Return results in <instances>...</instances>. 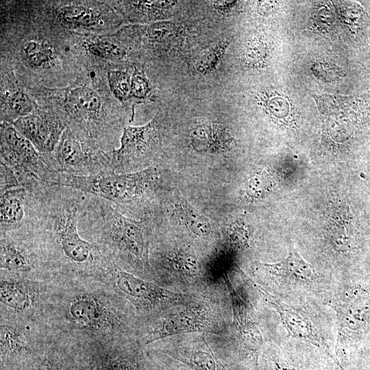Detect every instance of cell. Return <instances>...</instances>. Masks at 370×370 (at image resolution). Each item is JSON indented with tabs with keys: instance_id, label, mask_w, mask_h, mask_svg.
I'll use <instances>...</instances> for the list:
<instances>
[{
	"instance_id": "obj_1",
	"label": "cell",
	"mask_w": 370,
	"mask_h": 370,
	"mask_svg": "<svg viewBox=\"0 0 370 370\" xmlns=\"http://www.w3.org/2000/svg\"><path fill=\"white\" fill-rule=\"evenodd\" d=\"M254 274L266 291L291 304L326 305L336 281L319 273L291 245L288 256L273 263L256 262Z\"/></svg>"
},
{
	"instance_id": "obj_2",
	"label": "cell",
	"mask_w": 370,
	"mask_h": 370,
	"mask_svg": "<svg viewBox=\"0 0 370 370\" xmlns=\"http://www.w3.org/2000/svg\"><path fill=\"white\" fill-rule=\"evenodd\" d=\"M254 284L279 314L291 338L321 350L342 368L335 354L336 332L334 317L329 307L325 310L322 308L325 304H288L259 284Z\"/></svg>"
},
{
	"instance_id": "obj_3",
	"label": "cell",
	"mask_w": 370,
	"mask_h": 370,
	"mask_svg": "<svg viewBox=\"0 0 370 370\" xmlns=\"http://www.w3.org/2000/svg\"><path fill=\"white\" fill-rule=\"evenodd\" d=\"M157 176L154 167L129 173L106 172L90 176L59 173L56 185L101 198L119 210L143 199Z\"/></svg>"
},
{
	"instance_id": "obj_4",
	"label": "cell",
	"mask_w": 370,
	"mask_h": 370,
	"mask_svg": "<svg viewBox=\"0 0 370 370\" xmlns=\"http://www.w3.org/2000/svg\"><path fill=\"white\" fill-rule=\"evenodd\" d=\"M1 162L14 170L21 187L27 190L56 184L59 172L53 168L50 154L40 153L7 122L1 125Z\"/></svg>"
},
{
	"instance_id": "obj_5",
	"label": "cell",
	"mask_w": 370,
	"mask_h": 370,
	"mask_svg": "<svg viewBox=\"0 0 370 370\" xmlns=\"http://www.w3.org/2000/svg\"><path fill=\"white\" fill-rule=\"evenodd\" d=\"M51 154L53 168L59 173L79 176L110 172L108 153L97 150L78 133L66 130Z\"/></svg>"
},
{
	"instance_id": "obj_6",
	"label": "cell",
	"mask_w": 370,
	"mask_h": 370,
	"mask_svg": "<svg viewBox=\"0 0 370 370\" xmlns=\"http://www.w3.org/2000/svg\"><path fill=\"white\" fill-rule=\"evenodd\" d=\"M159 142V128L156 119L141 126H125L121 145L108 153L110 172L135 171L154 151Z\"/></svg>"
},
{
	"instance_id": "obj_7",
	"label": "cell",
	"mask_w": 370,
	"mask_h": 370,
	"mask_svg": "<svg viewBox=\"0 0 370 370\" xmlns=\"http://www.w3.org/2000/svg\"><path fill=\"white\" fill-rule=\"evenodd\" d=\"M265 360L268 370H343L324 352L292 339L271 345Z\"/></svg>"
},
{
	"instance_id": "obj_8",
	"label": "cell",
	"mask_w": 370,
	"mask_h": 370,
	"mask_svg": "<svg viewBox=\"0 0 370 370\" xmlns=\"http://www.w3.org/2000/svg\"><path fill=\"white\" fill-rule=\"evenodd\" d=\"M221 327L205 303L189 304L167 315L149 334L146 343L175 334L210 332L218 334Z\"/></svg>"
},
{
	"instance_id": "obj_9",
	"label": "cell",
	"mask_w": 370,
	"mask_h": 370,
	"mask_svg": "<svg viewBox=\"0 0 370 370\" xmlns=\"http://www.w3.org/2000/svg\"><path fill=\"white\" fill-rule=\"evenodd\" d=\"M233 310L236 337L243 355L258 367V358L263 344V336L251 308L238 295L226 280Z\"/></svg>"
},
{
	"instance_id": "obj_10",
	"label": "cell",
	"mask_w": 370,
	"mask_h": 370,
	"mask_svg": "<svg viewBox=\"0 0 370 370\" xmlns=\"http://www.w3.org/2000/svg\"><path fill=\"white\" fill-rule=\"evenodd\" d=\"M12 125L44 154H51L55 151L65 128L57 119L34 114L18 118Z\"/></svg>"
},
{
	"instance_id": "obj_11",
	"label": "cell",
	"mask_w": 370,
	"mask_h": 370,
	"mask_svg": "<svg viewBox=\"0 0 370 370\" xmlns=\"http://www.w3.org/2000/svg\"><path fill=\"white\" fill-rule=\"evenodd\" d=\"M116 283L120 291L130 299L151 308L177 304L181 300L179 294L124 271L118 272Z\"/></svg>"
},
{
	"instance_id": "obj_12",
	"label": "cell",
	"mask_w": 370,
	"mask_h": 370,
	"mask_svg": "<svg viewBox=\"0 0 370 370\" xmlns=\"http://www.w3.org/2000/svg\"><path fill=\"white\" fill-rule=\"evenodd\" d=\"M190 140L195 150L210 153L226 151L234 145V139L227 129L211 122L195 125L190 131Z\"/></svg>"
},
{
	"instance_id": "obj_13",
	"label": "cell",
	"mask_w": 370,
	"mask_h": 370,
	"mask_svg": "<svg viewBox=\"0 0 370 370\" xmlns=\"http://www.w3.org/2000/svg\"><path fill=\"white\" fill-rule=\"evenodd\" d=\"M28 191L23 187L9 190L1 195V234L17 230L24 224Z\"/></svg>"
},
{
	"instance_id": "obj_14",
	"label": "cell",
	"mask_w": 370,
	"mask_h": 370,
	"mask_svg": "<svg viewBox=\"0 0 370 370\" xmlns=\"http://www.w3.org/2000/svg\"><path fill=\"white\" fill-rule=\"evenodd\" d=\"M167 355L193 370H227L209 347L204 336L198 341L168 351Z\"/></svg>"
},
{
	"instance_id": "obj_15",
	"label": "cell",
	"mask_w": 370,
	"mask_h": 370,
	"mask_svg": "<svg viewBox=\"0 0 370 370\" xmlns=\"http://www.w3.org/2000/svg\"><path fill=\"white\" fill-rule=\"evenodd\" d=\"M69 315L75 323L86 328H99L107 321L105 308L91 295H80L69 306Z\"/></svg>"
},
{
	"instance_id": "obj_16",
	"label": "cell",
	"mask_w": 370,
	"mask_h": 370,
	"mask_svg": "<svg viewBox=\"0 0 370 370\" xmlns=\"http://www.w3.org/2000/svg\"><path fill=\"white\" fill-rule=\"evenodd\" d=\"M34 267L32 256L9 233L1 234V269L13 272L30 271Z\"/></svg>"
},
{
	"instance_id": "obj_17",
	"label": "cell",
	"mask_w": 370,
	"mask_h": 370,
	"mask_svg": "<svg viewBox=\"0 0 370 370\" xmlns=\"http://www.w3.org/2000/svg\"><path fill=\"white\" fill-rule=\"evenodd\" d=\"M175 213L179 220L191 233L206 237L212 232L208 219L184 199L175 205Z\"/></svg>"
},
{
	"instance_id": "obj_18",
	"label": "cell",
	"mask_w": 370,
	"mask_h": 370,
	"mask_svg": "<svg viewBox=\"0 0 370 370\" xmlns=\"http://www.w3.org/2000/svg\"><path fill=\"white\" fill-rule=\"evenodd\" d=\"M0 295L1 302L14 310H23L30 306L29 293L20 282L1 280Z\"/></svg>"
},
{
	"instance_id": "obj_19",
	"label": "cell",
	"mask_w": 370,
	"mask_h": 370,
	"mask_svg": "<svg viewBox=\"0 0 370 370\" xmlns=\"http://www.w3.org/2000/svg\"><path fill=\"white\" fill-rule=\"evenodd\" d=\"M69 100L76 109L88 117L94 116L100 110L99 96L88 86H82L72 90Z\"/></svg>"
},
{
	"instance_id": "obj_20",
	"label": "cell",
	"mask_w": 370,
	"mask_h": 370,
	"mask_svg": "<svg viewBox=\"0 0 370 370\" xmlns=\"http://www.w3.org/2000/svg\"><path fill=\"white\" fill-rule=\"evenodd\" d=\"M273 187L271 175L264 169H258L250 174L245 186L247 195L254 199L266 196Z\"/></svg>"
},
{
	"instance_id": "obj_21",
	"label": "cell",
	"mask_w": 370,
	"mask_h": 370,
	"mask_svg": "<svg viewBox=\"0 0 370 370\" xmlns=\"http://www.w3.org/2000/svg\"><path fill=\"white\" fill-rule=\"evenodd\" d=\"M25 57L27 62L34 67H42L48 64L53 58L51 47L45 42L29 40L23 47Z\"/></svg>"
},
{
	"instance_id": "obj_22",
	"label": "cell",
	"mask_w": 370,
	"mask_h": 370,
	"mask_svg": "<svg viewBox=\"0 0 370 370\" xmlns=\"http://www.w3.org/2000/svg\"><path fill=\"white\" fill-rule=\"evenodd\" d=\"M61 14L65 21L78 26L91 27L99 21L96 12L83 6H67L62 9Z\"/></svg>"
},
{
	"instance_id": "obj_23",
	"label": "cell",
	"mask_w": 370,
	"mask_h": 370,
	"mask_svg": "<svg viewBox=\"0 0 370 370\" xmlns=\"http://www.w3.org/2000/svg\"><path fill=\"white\" fill-rule=\"evenodd\" d=\"M108 82L114 95L121 101L131 97V78L127 71L111 70L108 73Z\"/></svg>"
},
{
	"instance_id": "obj_24",
	"label": "cell",
	"mask_w": 370,
	"mask_h": 370,
	"mask_svg": "<svg viewBox=\"0 0 370 370\" xmlns=\"http://www.w3.org/2000/svg\"><path fill=\"white\" fill-rule=\"evenodd\" d=\"M169 260L173 269L188 276H195L199 271L197 258L190 253L184 251L173 252Z\"/></svg>"
},
{
	"instance_id": "obj_25",
	"label": "cell",
	"mask_w": 370,
	"mask_h": 370,
	"mask_svg": "<svg viewBox=\"0 0 370 370\" xmlns=\"http://www.w3.org/2000/svg\"><path fill=\"white\" fill-rule=\"evenodd\" d=\"M88 49L96 56L114 61L122 59L125 55L123 48L107 40H97L91 42Z\"/></svg>"
},
{
	"instance_id": "obj_26",
	"label": "cell",
	"mask_w": 370,
	"mask_h": 370,
	"mask_svg": "<svg viewBox=\"0 0 370 370\" xmlns=\"http://www.w3.org/2000/svg\"><path fill=\"white\" fill-rule=\"evenodd\" d=\"M227 46V42H223L204 53L197 61V69L202 73L213 71L223 56Z\"/></svg>"
},
{
	"instance_id": "obj_27",
	"label": "cell",
	"mask_w": 370,
	"mask_h": 370,
	"mask_svg": "<svg viewBox=\"0 0 370 370\" xmlns=\"http://www.w3.org/2000/svg\"><path fill=\"white\" fill-rule=\"evenodd\" d=\"M11 110L20 117L31 114L34 110V104L30 97L22 90L12 92L8 98Z\"/></svg>"
},
{
	"instance_id": "obj_28",
	"label": "cell",
	"mask_w": 370,
	"mask_h": 370,
	"mask_svg": "<svg viewBox=\"0 0 370 370\" xmlns=\"http://www.w3.org/2000/svg\"><path fill=\"white\" fill-rule=\"evenodd\" d=\"M23 336L12 328L1 326V343L3 349L21 348L25 345Z\"/></svg>"
},
{
	"instance_id": "obj_29",
	"label": "cell",
	"mask_w": 370,
	"mask_h": 370,
	"mask_svg": "<svg viewBox=\"0 0 370 370\" xmlns=\"http://www.w3.org/2000/svg\"><path fill=\"white\" fill-rule=\"evenodd\" d=\"M150 90L147 79L143 74L135 69L131 78V96L137 99H145Z\"/></svg>"
},
{
	"instance_id": "obj_30",
	"label": "cell",
	"mask_w": 370,
	"mask_h": 370,
	"mask_svg": "<svg viewBox=\"0 0 370 370\" xmlns=\"http://www.w3.org/2000/svg\"><path fill=\"white\" fill-rule=\"evenodd\" d=\"M0 195L16 188L21 187L19 180L12 169L1 162Z\"/></svg>"
},
{
	"instance_id": "obj_31",
	"label": "cell",
	"mask_w": 370,
	"mask_h": 370,
	"mask_svg": "<svg viewBox=\"0 0 370 370\" xmlns=\"http://www.w3.org/2000/svg\"><path fill=\"white\" fill-rule=\"evenodd\" d=\"M266 56V48L263 43L254 40L247 47L245 52V58L247 64L256 66L261 64Z\"/></svg>"
},
{
	"instance_id": "obj_32",
	"label": "cell",
	"mask_w": 370,
	"mask_h": 370,
	"mask_svg": "<svg viewBox=\"0 0 370 370\" xmlns=\"http://www.w3.org/2000/svg\"><path fill=\"white\" fill-rule=\"evenodd\" d=\"M266 105L271 116L280 121L291 112L288 102L282 97H271L267 100Z\"/></svg>"
},
{
	"instance_id": "obj_33",
	"label": "cell",
	"mask_w": 370,
	"mask_h": 370,
	"mask_svg": "<svg viewBox=\"0 0 370 370\" xmlns=\"http://www.w3.org/2000/svg\"><path fill=\"white\" fill-rule=\"evenodd\" d=\"M231 241L238 247H245L249 245L250 234L244 224L236 223L229 232Z\"/></svg>"
},
{
	"instance_id": "obj_34",
	"label": "cell",
	"mask_w": 370,
	"mask_h": 370,
	"mask_svg": "<svg viewBox=\"0 0 370 370\" xmlns=\"http://www.w3.org/2000/svg\"><path fill=\"white\" fill-rule=\"evenodd\" d=\"M173 30V24L167 22H158L151 24L148 27L147 34L151 40H160L171 34Z\"/></svg>"
}]
</instances>
